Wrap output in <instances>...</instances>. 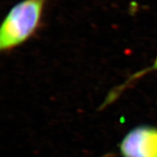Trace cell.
<instances>
[{
    "instance_id": "6da1fadb",
    "label": "cell",
    "mask_w": 157,
    "mask_h": 157,
    "mask_svg": "<svg viewBox=\"0 0 157 157\" xmlns=\"http://www.w3.org/2000/svg\"><path fill=\"white\" fill-rule=\"evenodd\" d=\"M47 0H22L4 18L0 28V50L10 51L26 42L40 25Z\"/></svg>"
},
{
    "instance_id": "7a4b0ae2",
    "label": "cell",
    "mask_w": 157,
    "mask_h": 157,
    "mask_svg": "<svg viewBox=\"0 0 157 157\" xmlns=\"http://www.w3.org/2000/svg\"><path fill=\"white\" fill-rule=\"evenodd\" d=\"M124 157H157V129L140 127L129 132L121 142Z\"/></svg>"
},
{
    "instance_id": "3957f363",
    "label": "cell",
    "mask_w": 157,
    "mask_h": 157,
    "mask_svg": "<svg viewBox=\"0 0 157 157\" xmlns=\"http://www.w3.org/2000/svg\"><path fill=\"white\" fill-rule=\"evenodd\" d=\"M157 71V52H156V58H155L154 61L152 63V66H150V67L146 68V69L137 72V73L135 74L132 76H131L130 80H129V81H131V80H132V79H135V78H140V76H143L144 74H146L148 73V72H151V71Z\"/></svg>"
}]
</instances>
